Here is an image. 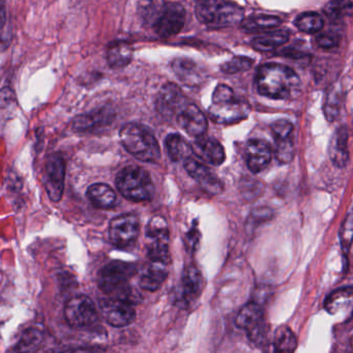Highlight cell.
I'll list each match as a JSON object with an SVG mask.
<instances>
[{
    "instance_id": "6da1fadb",
    "label": "cell",
    "mask_w": 353,
    "mask_h": 353,
    "mask_svg": "<svg viewBox=\"0 0 353 353\" xmlns=\"http://www.w3.org/2000/svg\"><path fill=\"white\" fill-rule=\"evenodd\" d=\"M256 85L261 96L272 100H290L301 90L297 74L286 65L268 63L261 65L256 76Z\"/></svg>"
},
{
    "instance_id": "7a4b0ae2",
    "label": "cell",
    "mask_w": 353,
    "mask_h": 353,
    "mask_svg": "<svg viewBox=\"0 0 353 353\" xmlns=\"http://www.w3.org/2000/svg\"><path fill=\"white\" fill-rule=\"evenodd\" d=\"M251 106L243 99L237 98L232 88L225 84L216 86L212 94L208 114L219 125H233L249 117Z\"/></svg>"
},
{
    "instance_id": "3957f363",
    "label": "cell",
    "mask_w": 353,
    "mask_h": 353,
    "mask_svg": "<svg viewBox=\"0 0 353 353\" xmlns=\"http://www.w3.org/2000/svg\"><path fill=\"white\" fill-rule=\"evenodd\" d=\"M198 20L210 28H226L241 24L243 8L231 0H200L196 6Z\"/></svg>"
},
{
    "instance_id": "277c9868",
    "label": "cell",
    "mask_w": 353,
    "mask_h": 353,
    "mask_svg": "<svg viewBox=\"0 0 353 353\" xmlns=\"http://www.w3.org/2000/svg\"><path fill=\"white\" fill-rule=\"evenodd\" d=\"M123 148L142 162L157 163L161 158L158 140L148 128L138 123L123 125L119 133Z\"/></svg>"
},
{
    "instance_id": "5b68a950",
    "label": "cell",
    "mask_w": 353,
    "mask_h": 353,
    "mask_svg": "<svg viewBox=\"0 0 353 353\" xmlns=\"http://www.w3.org/2000/svg\"><path fill=\"white\" fill-rule=\"evenodd\" d=\"M119 193L133 202L150 201L154 195V187L148 171L139 166L125 167L117 177Z\"/></svg>"
},
{
    "instance_id": "8992f818",
    "label": "cell",
    "mask_w": 353,
    "mask_h": 353,
    "mask_svg": "<svg viewBox=\"0 0 353 353\" xmlns=\"http://www.w3.org/2000/svg\"><path fill=\"white\" fill-rule=\"evenodd\" d=\"M135 274V264L123 261L110 262L99 272V287L110 296L128 299L129 281Z\"/></svg>"
},
{
    "instance_id": "52a82bcc",
    "label": "cell",
    "mask_w": 353,
    "mask_h": 353,
    "mask_svg": "<svg viewBox=\"0 0 353 353\" xmlns=\"http://www.w3.org/2000/svg\"><path fill=\"white\" fill-rule=\"evenodd\" d=\"M65 316L70 325L83 328L92 325L98 320V311L90 297L76 295L65 305Z\"/></svg>"
},
{
    "instance_id": "ba28073f",
    "label": "cell",
    "mask_w": 353,
    "mask_h": 353,
    "mask_svg": "<svg viewBox=\"0 0 353 353\" xmlns=\"http://www.w3.org/2000/svg\"><path fill=\"white\" fill-rule=\"evenodd\" d=\"M140 232L139 218L134 214H121L111 221L109 237L117 248H128L137 241Z\"/></svg>"
},
{
    "instance_id": "9c48e42d",
    "label": "cell",
    "mask_w": 353,
    "mask_h": 353,
    "mask_svg": "<svg viewBox=\"0 0 353 353\" xmlns=\"http://www.w3.org/2000/svg\"><path fill=\"white\" fill-rule=\"evenodd\" d=\"M185 18H187V13L181 3H165L160 16L152 26L160 38H170V37L176 36L183 30L185 24Z\"/></svg>"
},
{
    "instance_id": "30bf717a",
    "label": "cell",
    "mask_w": 353,
    "mask_h": 353,
    "mask_svg": "<svg viewBox=\"0 0 353 353\" xmlns=\"http://www.w3.org/2000/svg\"><path fill=\"white\" fill-rule=\"evenodd\" d=\"M101 313L110 325L123 327L133 323L136 312L128 299L109 297L101 301Z\"/></svg>"
},
{
    "instance_id": "8fae6325",
    "label": "cell",
    "mask_w": 353,
    "mask_h": 353,
    "mask_svg": "<svg viewBox=\"0 0 353 353\" xmlns=\"http://www.w3.org/2000/svg\"><path fill=\"white\" fill-rule=\"evenodd\" d=\"M65 164L59 154H52L44 168V187L49 198L59 202L65 189Z\"/></svg>"
},
{
    "instance_id": "7c38bea8",
    "label": "cell",
    "mask_w": 353,
    "mask_h": 353,
    "mask_svg": "<svg viewBox=\"0 0 353 353\" xmlns=\"http://www.w3.org/2000/svg\"><path fill=\"white\" fill-rule=\"evenodd\" d=\"M183 167L190 176L193 177L210 195H219L224 191V185L220 179L205 165L196 160L194 156L183 161Z\"/></svg>"
},
{
    "instance_id": "4fadbf2b",
    "label": "cell",
    "mask_w": 353,
    "mask_h": 353,
    "mask_svg": "<svg viewBox=\"0 0 353 353\" xmlns=\"http://www.w3.org/2000/svg\"><path fill=\"white\" fill-rule=\"evenodd\" d=\"M187 105L185 94L174 83L163 86L156 101L157 110L165 117H176Z\"/></svg>"
},
{
    "instance_id": "5bb4252c",
    "label": "cell",
    "mask_w": 353,
    "mask_h": 353,
    "mask_svg": "<svg viewBox=\"0 0 353 353\" xmlns=\"http://www.w3.org/2000/svg\"><path fill=\"white\" fill-rule=\"evenodd\" d=\"M204 287V281L201 272L195 266H189L183 270L177 292V303L179 305H191L202 293Z\"/></svg>"
},
{
    "instance_id": "9a60e30c",
    "label": "cell",
    "mask_w": 353,
    "mask_h": 353,
    "mask_svg": "<svg viewBox=\"0 0 353 353\" xmlns=\"http://www.w3.org/2000/svg\"><path fill=\"white\" fill-rule=\"evenodd\" d=\"M176 119L179 127L192 137H202L208 130V119L195 105H187L176 115Z\"/></svg>"
},
{
    "instance_id": "2e32d148",
    "label": "cell",
    "mask_w": 353,
    "mask_h": 353,
    "mask_svg": "<svg viewBox=\"0 0 353 353\" xmlns=\"http://www.w3.org/2000/svg\"><path fill=\"white\" fill-rule=\"evenodd\" d=\"M245 160L250 170L259 173L265 170L272 161V148L262 139H252L245 145Z\"/></svg>"
},
{
    "instance_id": "e0dca14e",
    "label": "cell",
    "mask_w": 353,
    "mask_h": 353,
    "mask_svg": "<svg viewBox=\"0 0 353 353\" xmlns=\"http://www.w3.org/2000/svg\"><path fill=\"white\" fill-rule=\"evenodd\" d=\"M194 154L205 161L206 163L219 166L224 163L226 159L224 148L214 138H198V141L194 144Z\"/></svg>"
},
{
    "instance_id": "ac0fdd59",
    "label": "cell",
    "mask_w": 353,
    "mask_h": 353,
    "mask_svg": "<svg viewBox=\"0 0 353 353\" xmlns=\"http://www.w3.org/2000/svg\"><path fill=\"white\" fill-rule=\"evenodd\" d=\"M172 70L177 78L188 86H196L203 81V74L191 59H177L172 63Z\"/></svg>"
},
{
    "instance_id": "d6986e66",
    "label": "cell",
    "mask_w": 353,
    "mask_h": 353,
    "mask_svg": "<svg viewBox=\"0 0 353 353\" xmlns=\"http://www.w3.org/2000/svg\"><path fill=\"white\" fill-rule=\"evenodd\" d=\"M330 159L336 166L345 167L348 162V132L346 128H340L332 136L330 145Z\"/></svg>"
},
{
    "instance_id": "ffe728a7",
    "label": "cell",
    "mask_w": 353,
    "mask_h": 353,
    "mask_svg": "<svg viewBox=\"0 0 353 353\" xmlns=\"http://www.w3.org/2000/svg\"><path fill=\"white\" fill-rule=\"evenodd\" d=\"M88 197L94 206L100 210H109L117 203V194L110 185L94 183L88 190Z\"/></svg>"
},
{
    "instance_id": "44dd1931",
    "label": "cell",
    "mask_w": 353,
    "mask_h": 353,
    "mask_svg": "<svg viewBox=\"0 0 353 353\" xmlns=\"http://www.w3.org/2000/svg\"><path fill=\"white\" fill-rule=\"evenodd\" d=\"M282 20L276 16L270 15H252L243 18L241 22V30L247 32H270L280 26Z\"/></svg>"
},
{
    "instance_id": "7402d4cb",
    "label": "cell",
    "mask_w": 353,
    "mask_h": 353,
    "mask_svg": "<svg viewBox=\"0 0 353 353\" xmlns=\"http://www.w3.org/2000/svg\"><path fill=\"white\" fill-rule=\"evenodd\" d=\"M289 41V32L286 30H272L252 41V47L260 52H268L286 44Z\"/></svg>"
},
{
    "instance_id": "603a6c76",
    "label": "cell",
    "mask_w": 353,
    "mask_h": 353,
    "mask_svg": "<svg viewBox=\"0 0 353 353\" xmlns=\"http://www.w3.org/2000/svg\"><path fill=\"white\" fill-rule=\"evenodd\" d=\"M166 266L159 262L150 261V266L140 279L141 288L148 291L158 290L163 282L166 280L168 274Z\"/></svg>"
},
{
    "instance_id": "cb8c5ba5",
    "label": "cell",
    "mask_w": 353,
    "mask_h": 353,
    "mask_svg": "<svg viewBox=\"0 0 353 353\" xmlns=\"http://www.w3.org/2000/svg\"><path fill=\"white\" fill-rule=\"evenodd\" d=\"M263 309L257 303H249L237 314L235 324L241 330H249L263 321Z\"/></svg>"
},
{
    "instance_id": "d4e9b609",
    "label": "cell",
    "mask_w": 353,
    "mask_h": 353,
    "mask_svg": "<svg viewBox=\"0 0 353 353\" xmlns=\"http://www.w3.org/2000/svg\"><path fill=\"white\" fill-rule=\"evenodd\" d=\"M133 59V48L125 42L112 43L107 50L108 63L114 69L127 67Z\"/></svg>"
},
{
    "instance_id": "484cf974",
    "label": "cell",
    "mask_w": 353,
    "mask_h": 353,
    "mask_svg": "<svg viewBox=\"0 0 353 353\" xmlns=\"http://www.w3.org/2000/svg\"><path fill=\"white\" fill-rule=\"evenodd\" d=\"M165 143H166L169 158L173 162H181V161L183 162L185 159L195 154L193 148L179 134H171L166 138Z\"/></svg>"
},
{
    "instance_id": "4316f807",
    "label": "cell",
    "mask_w": 353,
    "mask_h": 353,
    "mask_svg": "<svg viewBox=\"0 0 353 353\" xmlns=\"http://www.w3.org/2000/svg\"><path fill=\"white\" fill-rule=\"evenodd\" d=\"M110 119V112L102 109L97 112L88 113V114L76 117L73 121V128L75 131H88L92 128L100 127L105 123H108Z\"/></svg>"
},
{
    "instance_id": "83f0119b",
    "label": "cell",
    "mask_w": 353,
    "mask_h": 353,
    "mask_svg": "<svg viewBox=\"0 0 353 353\" xmlns=\"http://www.w3.org/2000/svg\"><path fill=\"white\" fill-rule=\"evenodd\" d=\"M299 32L305 34H315L323 30L324 20L315 12H305L297 16L294 21Z\"/></svg>"
},
{
    "instance_id": "f1b7e54d",
    "label": "cell",
    "mask_w": 353,
    "mask_h": 353,
    "mask_svg": "<svg viewBox=\"0 0 353 353\" xmlns=\"http://www.w3.org/2000/svg\"><path fill=\"white\" fill-rule=\"evenodd\" d=\"M164 6V0H138V13L143 23L154 26Z\"/></svg>"
},
{
    "instance_id": "f546056e",
    "label": "cell",
    "mask_w": 353,
    "mask_h": 353,
    "mask_svg": "<svg viewBox=\"0 0 353 353\" xmlns=\"http://www.w3.org/2000/svg\"><path fill=\"white\" fill-rule=\"evenodd\" d=\"M351 301H352V288L347 287V288L339 289L328 295L324 305L326 311L330 312V314H336L347 305H350Z\"/></svg>"
},
{
    "instance_id": "4dcf8cb0",
    "label": "cell",
    "mask_w": 353,
    "mask_h": 353,
    "mask_svg": "<svg viewBox=\"0 0 353 353\" xmlns=\"http://www.w3.org/2000/svg\"><path fill=\"white\" fill-rule=\"evenodd\" d=\"M296 345V336L288 326H280L274 332V346L279 352H293Z\"/></svg>"
},
{
    "instance_id": "1f68e13d",
    "label": "cell",
    "mask_w": 353,
    "mask_h": 353,
    "mask_svg": "<svg viewBox=\"0 0 353 353\" xmlns=\"http://www.w3.org/2000/svg\"><path fill=\"white\" fill-rule=\"evenodd\" d=\"M341 103H342V98H341L340 88L336 85L332 86L328 92L325 104H324V114H325L326 119L330 123L339 117Z\"/></svg>"
},
{
    "instance_id": "d6a6232c",
    "label": "cell",
    "mask_w": 353,
    "mask_h": 353,
    "mask_svg": "<svg viewBox=\"0 0 353 353\" xmlns=\"http://www.w3.org/2000/svg\"><path fill=\"white\" fill-rule=\"evenodd\" d=\"M324 13L332 20L350 17L352 14V0H332L324 8Z\"/></svg>"
},
{
    "instance_id": "836d02e7",
    "label": "cell",
    "mask_w": 353,
    "mask_h": 353,
    "mask_svg": "<svg viewBox=\"0 0 353 353\" xmlns=\"http://www.w3.org/2000/svg\"><path fill=\"white\" fill-rule=\"evenodd\" d=\"M168 225L164 218L160 216H154L148 223L146 228V239L148 241H157V239H169Z\"/></svg>"
},
{
    "instance_id": "e575fe53",
    "label": "cell",
    "mask_w": 353,
    "mask_h": 353,
    "mask_svg": "<svg viewBox=\"0 0 353 353\" xmlns=\"http://www.w3.org/2000/svg\"><path fill=\"white\" fill-rule=\"evenodd\" d=\"M11 28L8 21L7 0H0V51H5L11 44Z\"/></svg>"
},
{
    "instance_id": "d590c367",
    "label": "cell",
    "mask_w": 353,
    "mask_h": 353,
    "mask_svg": "<svg viewBox=\"0 0 353 353\" xmlns=\"http://www.w3.org/2000/svg\"><path fill=\"white\" fill-rule=\"evenodd\" d=\"M276 140V158L282 164H288L294 158V143L292 137Z\"/></svg>"
},
{
    "instance_id": "8d00e7d4",
    "label": "cell",
    "mask_w": 353,
    "mask_h": 353,
    "mask_svg": "<svg viewBox=\"0 0 353 353\" xmlns=\"http://www.w3.org/2000/svg\"><path fill=\"white\" fill-rule=\"evenodd\" d=\"M254 61L250 57H235L230 61H226L221 65V71L226 74L241 73V72L248 71L253 67Z\"/></svg>"
},
{
    "instance_id": "74e56055",
    "label": "cell",
    "mask_w": 353,
    "mask_h": 353,
    "mask_svg": "<svg viewBox=\"0 0 353 353\" xmlns=\"http://www.w3.org/2000/svg\"><path fill=\"white\" fill-rule=\"evenodd\" d=\"M352 214L348 212L346 219L343 222L340 232L341 245H342L343 251L345 252V254H348L349 249H350L351 241H352Z\"/></svg>"
},
{
    "instance_id": "f35d334b",
    "label": "cell",
    "mask_w": 353,
    "mask_h": 353,
    "mask_svg": "<svg viewBox=\"0 0 353 353\" xmlns=\"http://www.w3.org/2000/svg\"><path fill=\"white\" fill-rule=\"evenodd\" d=\"M17 106L16 94L11 88L0 90V115L14 111Z\"/></svg>"
},
{
    "instance_id": "ab89813d",
    "label": "cell",
    "mask_w": 353,
    "mask_h": 353,
    "mask_svg": "<svg viewBox=\"0 0 353 353\" xmlns=\"http://www.w3.org/2000/svg\"><path fill=\"white\" fill-rule=\"evenodd\" d=\"M274 139L291 137L293 132V125L286 119H279L270 125Z\"/></svg>"
},
{
    "instance_id": "60d3db41",
    "label": "cell",
    "mask_w": 353,
    "mask_h": 353,
    "mask_svg": "<svg viewBox=\"0 0 353 353\" xmlns=\"http://www.w3.org/2000/svg\"><path fill=\"white\" fill-rule=\"evenodd\" d=\"M316 42H317L318 46L323 49L336 48L340 43V37L336 32H321L316 37Z\"/></svg>"
},
{
    "instance_id": "b9f144b4",
    "label": "cell",
    "mask_w": 353,
    "mask_h": 353,
    "mask_svg": "<svg viewBox=\"0 0 353 353\" xmlns=\"http://www.w3.org/2000/svg\"><path fill=\"white\" fill-rule=\"evenodd\" d=\"M40 339V334H39L37 330L26 332V336H24L23 341H22L21 344H20V346L24 347H22L20 350H28L30 344H37Z\"/></svg>"
},
{
    "instance_id": "7bdbcfd3",
    "label": "cell",
    "mask_w": 353,
    "mask_h": 353,
    "mask_svg": "<svg viewBox=\"0 0 353 353\" xmlns=\"http://www.w3.org/2000/svg\"><path fill=\"white\" fill-rule=\"evenodd\" d=\"M194 230H192V232L189 233V237H188V245L190 247L195 248V245H197L198 241H199V234H198L197 229L193 228Z\"/></svg>"
}]
</instances>
